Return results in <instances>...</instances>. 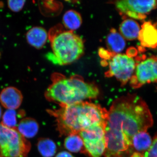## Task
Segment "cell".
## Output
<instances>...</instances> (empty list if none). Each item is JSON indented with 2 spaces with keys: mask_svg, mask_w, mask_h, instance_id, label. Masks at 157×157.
Wrapping results in <instances>:
<instances>
[{
  "mask_svg": "<svg viewBox=\"0 0 157 157\" xmlns=\"http://www.w3.org/2000/svg\"><path fill=\"white\" fill-rule=\"evenodd\" d=\"M153 122L148 106L139 96L129 94L116 99L108 111L104 156L130 157L132 137L147 132Z\"/></svg>",
  "mask_w": 157,
  "mask_h": 157,
  "instance_id": "obj_1",
  "label": "cell"
},
{
  "mask_svg": "<svg viewBox=\"0 0 157 157\" xmlns=\"http://www.w3.org/2000/svg\"><path fill=\"white\" fill-rule=\"evenodd\" d=\"M56 119L60 135H76L89 128L106 126L108 111L98 104L83 101L57 109H48Z\"/></svg>",
  "mask_w": 157,
  "mask_h": 157,
  "instance_id": "obj_2",
  "label": "cell"
},
{
  "mask_svg": "<svg viewBox=\"0 0 157 157\" xmlns=\"http://www.w3.org/2000/svg\"><path fill=\"white\" fill-rule=\"evenodd\" d=\"M51 81V84L45 91V98L61 107L83 102L86 99H95L100 94L95 84L85 81L79 75L67 78L61 73H54Z\"/></svg>",
  "mask_w": 157,
  "mask_h": 157,
  "instance_id": "obj_3",
  "label": "cell"
},
{
  "mask_svg": "<svg viewBox=\"0 0 157 157\" xmlns=\"http://www.w3.org/2000/svg\"><path fill=\"white\" fill-rule=\"evenodd\" d=\"M48 37L53 52L52 59L59 65L72 63L84 53V42L81 37L73 31L66 30L61 24L50 29Z\"/></svg>",
  "mask_w": 157,
  "mask_h": 157,
  "instance_id": "obj_4",
  "label": "cell"
},
{
  "mask_svg": "<svg viewBox=\"0 0 157 157\" xmlns=\"http://www.w3.org/2000/svg\"><path fill=\"white\" fill-rule=\"evenodd\" d=\"M31 147L29 141L17 128L0 124V157H27Z\"/></svg>",
  "mask_w": 157,
  "mask_h": 157,
  "instance_id": "obj_5",
  "label": "cell"
},
{
  "mask_svg": "<svg viewBox=\"0 0 157 157\" xmlns=\"http://www.w3.org/2000/svg\"><path fill=\"white\" fill-rule=\"evenodd\" d=\"M109 70L105 76L114 77L122 86L126 84L134 74L136 64L132 56L124 54H113L109 59Z\"/></svg>",
  "mask_w": 157,
  "mask_h": 157,
  "instance_id": "obj_6",
  "label": "cell"
},
{
  "mask_svg": "<svg viewBox=\"0 0 157 157\" xmlns=\"http://www.w3.org/2000/svg\"><path fill=\"white\" fill-rule=\"evenodd\" d=\"M106 126L99 125L89 128L78 134L84 144V152L90 157H101L106 150Z\"/></svg>",
  "mask_w": 157,
  "mask_h": 157,
  "instance_id": "obj_7",
  "label": "cell"
},
{
  "mask_svg": "<svg viewBox=\"0 0 157 157\" xmlns=\"http://www.w3.org/2000/svg\"><path fill=\"white\" fill-rule=\"evenodd\" d=\"M152 82H157V57L155 56L148 58L137 64L130 80V85L134 89Z\"/></svg>",
  "mask_w": 157,
  "mask_h": 157,
  "instance_id": "obj_8",
  "label": "cell"
},
{
  "mask_svg": "<svg viewBox=\"0 0 157 157\" xmlns=\"http://www.w3.org/2000/svg\"><path fill=\"white\" fill-rule=\"evenodd\" d=\"M116 8L120 13L136 19L146 18V14L156 8L157 1L125 0L115 2Z\"/></svg>",
  "mask_w": 157,
  "mask_h": 157,
  "instance_id": "obj_9",
  "label": "cell"
},
{
  "mask_svg": "<svg viewBox=\"0 0 157 157\" xmlns=\"http://www.w3.org/2000/svg\"><path fill=\"white\" fill-rule=\"evenodd\" d=\"M23 98L21 92L13 86L5 88L0 93V102L8 109L18 108L22 103Z\"/></svg>",
  "mask_w": 157,
  "mask_h": 157,
  "instance_id": "obj_10",
  "label": "cell"
},
{
  "mask_svg": "<svg viewBox=\"0 0 157 157\" xmlns=\"http://www.w3.org/2000/svg\"><path fill=\"white\" fill-rule=\"evenodd\" d=\"M138 39L144 47L151 48H157V28L150 21L144 22L141 26Z\"/></svg>",
  "mask_w": 157,
  "mask_h": 157,
  "instance_id": "obj_11",
  "label": "cell"
},
{
  "mask_svg": "<svg viewBox=\"0 0 157 157\" xmlns=\"http://www.w3.org/2000/svg\"><path fill=\"white\" fill-rule=\"evenodd\" d=\"M26 37L29 45L39 49L42 48L47 42L48 34L43 28L34 27L28 31Z\"/></svg>",
  "mask_w": 157,
  "mask_h": 157,
  "instance_id": "obj_12",
  "label": "cell"
},
{
  "mask_svg": "<svg viewBox=\"0 0 157 157\" xmlns=\"http://www.w3.org/2000/svg\"><path fill=\"white\" fill-rule=\"evenodd\" d=\"M152 142L151 137L147 132L137 133L132 138V154L134 152L145 153L150 147Z\"/></svg>",
  "mask_w": 157,
  "mask_h": 157,
  "instance_id": "obj_13",
  "label": "cell"
},
{
  "mask_svg": "<svg viewBox=\"0 0 157 157\" xmlns=\"http://www.w3.org/2000/svg\"><path fill=\"white\" fill-rule=\"evenodd\" d=\"M106 43L108 49L113 54L120 53L126 45L125 39L114 29H112L107 36Z\"/></svg>",
  "mask_w": 157,
  "mask_h": 157,
  "instance_id": "obj_14",
  "label": "cell"
},
{
  "mask_svg": "<svg viewBox=\"0 0 157 157\" xmlns=\"http://www.w3.org/2000/svg\"><path fill=\"white\" fill-rule=\"evenodd\" d=\"M140 30L138 23L132 19H126L121 23L119 33L124 39L133 40L138 38Z\"/></svg>",
  "mask_w": 157,
  "mask_h": 157,
  "instance_id": "obj_15",
  "label": "cell"
},
{
  "mask_svg": "<svg viewBox=\"0 0 157 157\" xmlns=\"http://www.w3.org/2000/svg\"><path fill=\"white\" fill-rule=\"evenodd\" d=\"M39 129V124L36 121L30 117L21 120L17 127V131L25 138H32L36 136Z\"/></svg>",
  "mask_w": 157,
  "mask_h": 157,
  "instance_id": "obj_16",
  "label": "cell"
},
{
  "mask_svg": "<svg viewBox=\"0 0 157 157\" xmlns=\"http://www.w3.org/2000/svg\"><path fill=\"white\" fill-rule=\"evenodd\" d=\"M63 24L68 30L74 31L80 27L82 23V18L78 12L70 10L65 12L63 16Z\"/></svg>",
  "mask_w": 157,
  "mask_h": 157,
  "instance_id": "obj_17",
  "label": "cell"
},
{
  "mask_svg": "<svg viewBox=\"0 0 157 157\" xmlns=\"http://www.w3.org/2000/svg\"><path fill=\"white\" fill-rule=\"evenodd\" d=\"M38 150L43 157H52L56 151V145L49 138H41L37 144Z\"/></svg>",
  "mask_w": 157,
  "mask_h": 157,
  "instance_id": "obj_18",
  "label": "cell"
},
{
  "mask_svg": "<svg viewBox=\"0 0 157 157\" xmlns=\"http://www.w3.org/2000/svg\"><path fill=\"white\" fill-rule=\"evenodd\" d=\"M65 148L71 152H84V144L81 137L78 135H71L67 136L64 141Z\"/></svg>",
  "mask_w": 157,
  "mask_h": 157,
  "instance_id": "obj_19",
  "label": "cell"
},
{
  "mask_svg": "<svg viewBox=\"0 0 157 157\" xmlns=\"http://www.w3.org/2000/svg\"><path fill=\"white\" fill-rule=\"evenodd\" d=\"M2 124L11 128H17L16 113L14 109H8L2 117Z\"/></svg>",
  "mask_w": 157,
  "mask_h": 157,
  "instance_id": "obj_20",
  "label": "cell"
},
{
  "mask_svg": "<svg viewBox=\"0 0 157 157\" xmlns=\"http://www.w3.org/2000/svg\"><path fill=\"white\" fill-rule=\"evenodd\" d=\"M25 2V1H9L8 5L11 11L17 12L22 10Z\"/></svg>",
  "mask_w": 157,
  "mask_h": 157,
  "instance_id": "obj_21",
  "label": "cell"
},
{
  "mask_svg": "<svg viewBox=\"0 0 157 157\" xmlns=\"http://www.w3.org/2000/svg\"><path fill=\"white\" fill-rule=\"evenodd\" d=\"M144 157H157V133L154 137L151 146L144 154Z\"/></svg>",
  "mask_w": 157,
  "mask_h": 157,
  "instance_id": "obj_22",
  "label": "cell"
},
{
  "mask_svg": "<svg viewBox=\"0 0 157 157\" xmlns=\"http://www.w3.org/2000/svg\"><path fill=\"white\" fill-rule=\"evenodd\" d=\"M56 157H73L71 154L67 151L60 152L56 155Z\"/></svg>",
  "mask_w": 157,
  "mask_h": 157,
  "instance_id": "obj_23",
  "label": "cell"
},
{
  "mask_svg": "<svg viewBox=\"0 0 157 157\" xmlns=\"http://www.w3.org/2000/svg\"><path fill=\"white\" fill-rule=\"evenodd\" d=\"M2 109L1 108V106H0V118H1V116H2Z\"/></svg>",
  "mask_w": 157,
  "mask_h": 157,
  "instance_id": "obj_24",
  "label": "cell"
},
{
  "mask_svg": "<svg viewBox=\"0 0 157 157\" xmlns=\"http://www.w3.org/2000/svg\"><path fill=\"white\" fill-rule=\"evenodd\" d=\"M0 56H1V54H0Z\"/></svg>",
  "mask_w": 157,
  "mask_h": 157,
  "instance_id": "obj_25",
  "label": "cell"
}]
</instances>
